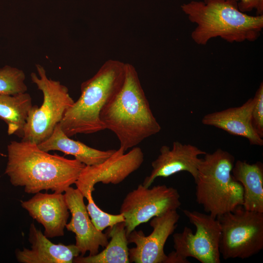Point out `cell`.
<instances>
[{"instance_id": "6da1fadb", "label": "cell", "mask_w": 263, "mask_h": 263, "mask_svg": "<svg viewBox=\"0 0 263 263\" xmlns=\"http://www.w3.org/2000/svg\"><path fill=\"white\" fill-rule=\"evenodd\" d=\"M5 173L11 184L36 194L50 189L62 193L75 184L85 165L56 153L49 154L31 142L13 141L7 146Z\"/></svg>"}, {"instance_id": "7a4b0ae2", "label": "cell", "mask_w": 263, "mask_h": 263, "mask_svg": "<svg viewBox=\"0 0 263 263\" xmlns=\"http://www.w3.org/2000/svg\"><path fill=\"white\" fill-rule=\"evenodd\" d=\"M100 118L126 151L159 132L161 127L151 110L135 68L126 63L124 84L103 108Z\"/></svg>"}, {"instance_id": "3957f363", "label": "cell", "mask_w": 263, "mask_h": 263, "mask_svg": "<svg viewBox=\"0 0 263 263\" xmlns=\"http://www.w3.org/2000/svg\"><path fill=\"white\" fill-rule=\"evenodd\" d=\"M181 8L196 25L191 38L199 45H205L216 38L229 43L253 42L263 29V15L243 12L232 0H191L183 4Z\"/></svg>"}, {"instance_id": "277c9868", "label": "cell", "mask_w": 263, "mask_h": 263, "mask_svg": "<svg viewBox=\"0 0 263 263\" xmlns=\"http://www.w3.org/2000/svg\"><path fill=\"white\" fill-rule=\"evenodd\" d=\"M126 64L118 60H107L93 76L81 83L79 97L67 110L59 123L65 134L71 137L106 129L100 118V112L121 89Z\"/></svg>"}, {"instance_id": "5b68a950", "label": "cell", "mask_w": 263, "mask_h": 263, "mask_svg": "<svg viewBox=\"0 0 263 263\" xmlns=\"http://www.w3.org/2000/svg\"><path fill=\"white\" fill-rule=\"evenodd\" d=\"M204 155L195 181L196 200L206 212L217 218L242 206L243 188L232 175L235 163L232 154L218 149Z\"/></svg>"}, {"instance_id": "8992f818", "label": "cell", "mask_w": 263, "mask_h": 263, "mask_svg": "<svg viewBox=\"0 0 263 263\" xmlns=\"http://www.w3.org/2000/svg\"><path fill=\"white\" fill-rule=\"evenodd\" d=\"M36 67L38 75L32 73L31 78L42 92L43 102L40 107L33 105L30 109L21 141L38 145L51 135L75 101L66 86L48 78L42 66L36 64Z\"/></svg>"}, {"instance_id": "52a82bcc", "label": "cell", "mask_w": 263, "mask_h": 263, "mask_svg": "<svg viewBox=\"0 0 263 263\" xmlns=\"http://www.w3.org/2000/svg\"><path fill=\"white\" fill-rule=\"evenodd\" d=\"M196 232L185 226L181 232L173 235L174 251L168 255L165 263H188V257L202 263H220L221 226L218 220L210 214L183 210Z\"/></svg>"}, {"instance_id": "ba28073f", "label": "cell", "mask_w": 263, "mask_h": 263, "mask_svg": "<svg viewBox=\"0 0 263 263\" xmlns=\"http://www.w3.org/2000/svg\"><path fill=\"white\" fill-rule=\"evenodd\" d=\"M221 226L219 250L225 259H244L263 248V213L239 206L217 218Z\"/></svg>"}, {"instance_id": "9c48e42d", "label": "cell", "mask_w": 263, "mask_h": 263, "mask_svg": "<svg viewBox=\"0 0 263 263\" xmlns=\"http://www.w3.org/2000/svg\"><path fill=\"white\" fill-rule=\"evenodd\" d=\"M180 199L178 190L173 187L163 185L149 188L138 185L127 194L120 208L125 218L127 236L153 217L176 210L181 206Z\"/></svg>"}, {"instance_id": "30bf717a", "label": "cell", "mask_w": 263, "mask_h": 263, "mask_svg": "<svg viewBox=\"0 0 263 263\" xmlns=\"http://www.w3.org/2000/svg\"><path fill=\"white\" fill-rule=\"evenodd\" d=\"M125 152L119 148L102 163L85 166L75 183L85 198L92 195L96 184H119L141 167L144 155L139 147Z\"/></svg>"}, {"instance_id": "8fae6325", "label": "cell", "mask_w": 263, "mask_h": 263, "mask_svg": "<svg viewBox=\"0 0 263 263\" xmlns=\"http://www.w3.org/2000/svg\"><path fill=\"white\" fill-rule=\"evenodd\" d=\"M180 215L176 210L153 217L150 222L152 232L146 236L142 230L132 231L127 237L135 247L129 249L130 263H165L167 255L164 246L174 232Z\"/></svg>"}, {"instance_id": "7c38bea8", "label": "cell", "mask_w": 263, "mask_h": 263, "mask_svg": "<svg viewBox=\"0 0 263 263\" xmlns=\"http://www.w3.org/2000/svg\"><path fill=\"white\" fill-rule=\"evenodd\" d=\"M64 192V198L72 215L65 227L75 234V244L81 256L87 251L89 255L97 254L99 247H105L109 243L107 234L98 230L92 222L84 204V197L77 188L70 187Z\"/></svg>"}, {"instance_id": "4fadbf2b", "label": "cell", "mask_w": 263, "mask_h": 263, "mask_svg": "<svg viewBox=\"0 0 263 263\" xmlns=\"http://www.w3.org/2000/svg\"><path fill=\"white\" fill-rule=\"evenodd\" d=\"M206 153L195 146L178 141L173 143L171 149L166 145L162 146L160 154L151 162L152 170L145 178L143 186L149 188L156 178L168 177L181 171L189 173L195 181L202 159L199 156Z\"/></svg>"}, {"instance_id": "5bb4252c", "label": "cell", "mask_w": 263, "mask_h": 263, "mask_svg": "<svg viewBox=\"0 0 263 263\" xmlns=\"http://www.w3.org/2000/svg\"><path fill=\"white\" fill-rule=\"evenodd\" d=\"M21 206L33 219L43 226V234L46 237L64 235L69 212L62 193L38 192L29 200L21 201Z\"/></svg>"}, {"instance_id": "9a60e30c", "label": "cell", "mask_w": 263, "mask_h": 263, "mask_svg": "<svg viewBox=\"0 0 263 263\" xmlns=\"http://www.w3.org/2000/svg\"><path fill=\"white\" fill-rule=\"evenodd\" d=\"M29 241L31 249H17L16 256L21 263H72L80 251L75 244L53 243L33 223L30 225Z\"/></svg>"}, {"instance_id": "2e32d148", "label": "cell", "mask_w": 263, "mask_h": 263, "mask_svg": "<svg viewBox=\"0 0 263 263\" xmlns=\"http://www.w3.org/2000/svg\"><path fill=\"white\" fill-rule=\"evenodd\" d=\"M254 103V98H250L241 106L208 113L203 117L202 123L223 130L231 135L245 138L251 145L262 146L263 140L255 132L251 123Z\"/></svg>"}, {"instance_id": "e0dca14e", "label": "cell", "mask_w": 263, "mask_h": 263, "mask_svg": "<svg viewBox=\"0 0 263 263\" xmlns=\"http://www.w3.org/2000/svg\"><path fill=\"white\" fill-rule=\"evenodd\" d=\"M38 146L40 150L46 152L57 150L65 154L73 155L75 159L86 166L101 163L115 151V150H99L88 146L79 141L71 139L63 132L59 124L56 125L51 135Z\"/></svg>"}, {"instance_id": "ac0fdd59", "label": "cell", "mask_w": 263, "mask_h": 263, "mask_svg": "<svg viewBox=\"0 0 263 263\" xmlns=\"http://www.w3.org/2000/svg\"><path fill=\"white\" fill-rule=\"evenodd\" d=\"M235 180L244 190L242 206L247 210L263 213V165L238 160L231 171Z\"/></svg>"}, {"instance_id": "d6986e66", "label": "cell", "mask_w": 263, "mask_h": 263, "mask_svg": "<svg viewBox=\"0 0 263 263\" xmlns=\"http://www.w3.org/2000/svg\"><path fill=\"white\" fill-rule=\"evenodd\" d=\"M32 98L26 92L16 94H0V118L7 125L9 135L22 138Z\"/></svg>"}, {"instance_id": "ffe728a7", "label": "cell", "mask_w": 263, "mask_h": 263, "mask_svg": "<svg viewBox=\"0 0 263 263\" xmlns=\"http://www.w3.org/2000/svg\"><path fill=\"white\" fill-rule=\"evenodd\" d=\"M111 238L104 249L94 255L77 256L75 263H130L129 243L124 222L117 223L109 227L106 233Z\"/></svg>"}, {"instance_id": "44dd1931", "label": "cell", "mask_w": 263, "mask_h": 263, "mask_svg": "<svg viewBox=\"0 0 263 263\" xmlns=\"http://www.w3.org/2000/svg\"><path fill=\"white\" fill-rule=\"evenodd\" d=\"M24 72L5 65L0 69V94H16L26 92Z\"/></svg>"}, {"instance_id": "7402d4cb", "label": "cell", "mask_w": 263, "mask_h": 263, "mask_svg": "<svg viewBox=\"0 0 263 263\" xmlns=\"http://www.w3.org/2000/svg\"><path fill=\"white\" fill-rule=\"evenodd\" d=\"M86 199L88 200L86 206L88 213L92 222L98 230L102 231L107 227H111L117 223L125 221L122 214H111L99 208L94 203L92 195Z\"/></svg>"}, {"instance_id": "603a6c76", "label": "cell", "mask_w": 263, "mask_h": 263, "mask_svg": "<svg viewBox=\"0 0 263 263\" xmlns=\"http://www.w3.org/2000/svg\"><path fill=\"white\" fill-rule=\"evenodd\" d=\"M255 103L251 115L252 127L257 135L263 137V83L262 82L255 95Z\"/></svg>"}, {"instance_id": "cb8c5ba5", "label": "cell", "mask_w": 263, "mask_h": 263, "mask_svg": "<svg viewBox=\"0 0 263 263\" xmlns=\"http://www.w3.org/2000/svg\"><path fill=\"white\" fill-rule=\"evenodd\" d=\"M235 1L239 9L244 13L255 10L256 15H263V0H229Z\"/></svg>"}]
</instances>
